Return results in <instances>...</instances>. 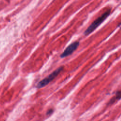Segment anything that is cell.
Here are the masks:
<instances>
[{
  "instance_id": "cell-1",
  "label": "cell",
  "mask_w": 121,
  "mask_h": 121,
  "mask_svg": "<svg viewBox=\"0 0 121 121\" xmlns=\"http://www.w3.org/2000/svg\"><path fill=\"white\" fill-rule=\"evenodd\" d=\"M110 12L111 10L108 9L103 15H102L100 17L95 20L85 31V32H84V34L87 35L93 32L108 17V16L110 14Z\"/></svg>"
},
{
  "instance_id": "cell-6",
  "label": "cell",
  "mask_w": 121,
  "mask_h": 121,
  "mask_svg": "<svg viewBox=\"0 0 121 121\" xmlns=\"http://www.w3.org/2000/svg\"><path fill=\"white\" fill-rule=\"evenodd\" d=\"M119 26H120V28H121V23H120V25H119Z\"/></svg>"
},
{
  "instance_id": "cell-3",
  "label": "cell",
  "mask_w": 121,
  "mask_h": 121,
  "mask_svg": "<svg viewBox=\"0 0 121 121\" xmlns=\"http://www.w3.org/2000/svg\"><path fill=\"white\" fill-rule=\"evenodd\" d=\"M79 44V43L78 42H75L69 45L61 53L60 57L61 58H64L72 54V52H74L78 47Z\"/></svg>"
},
{
  "instance_id": "cell-4",
  "label": "cell",
  "mask_w": 121,
  "mask_h": 121,
  "mask_svg": "<svg viewBox=\"0 0 121 121\" xmlns=\"http://www.w3.org/2000/svg\"><path fill=\"white\" fill-rule=\"evenodd\" d=\"M121 98V91H118L117 92L116 94V96L115 97H114L113 101L114 100V99L115 100H118L119 99H120Z\"/></svg>"
},
{
  "instance_id": "cell-5",
  "label": "cell",
  "mask_w": 121,
  "mask_h": 121,
  "mask_svg": "<svg viewBox=\"0 0 121 121\" xmlns=\"http://www.w3.org/2000/svg\"><path fill=\"white\" fill-rule=\"evenodd\" d=\"M53 112V110L52 109H50V110H49L47 112L46 114H47V115H51V114Z\"/></svg>"
},
{
  "instance_id": "cell-2",
  "label": "cell",
  "mask_w": 121,
  "mask_h": 121,
  "mask_svg": "<svg viewBox=\"0 0 121 121\" xmlns=\"http://www.w3.org/2000/svg\"><path fill=\"white\" fill-rule=\"evenodd\" d=\"M63 67L61 66L54 70L53 72L48 75L47 77L40 81L36 85L37 88H42L47 84H48L51 81H52L55 78H56L57 75L60 72V71L63 69Z\"/></svg>"
}]
</instances>
